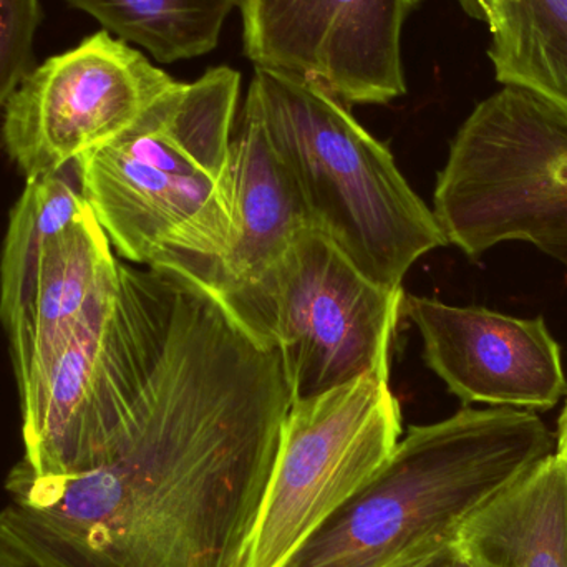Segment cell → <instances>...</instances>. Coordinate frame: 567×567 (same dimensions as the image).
Returning <instances> with one entry per match:
<instances>
[{
  "label": "cell",
  "mask_w": 567,
  "mask_h": 567,
  "mask_svg": "<svg viewBox=\"0 0 567 567\" xmlns=\"http://www.w3.org/2000/svg\"><path fill=\"white\" fill-rule=\"evenodd\" d=\"M178 276L132 432L73 476L17 463L2 515L72 567H246L290 406L278 347Z\"/></svg>",
  "instance_id": "6da1fadb"
},
{
  "label": "cell",
  "mask_w": 567,
  "mask_h": 567,
  "mask_svg": "<svg viewBox=\"0 0 567 567\" xmlns=\"http://www.w3.org/2000/svg\"><path fill=\"white\" fill-rule=\"evenodd\" d=\"M241 75L173 83L125 132L75 159L110 245L142 268L202 282L235 235L231 148Z\"/></svg>",
  "instance_id": "7a4b0ae2"
},
{
  "label": "cell",
  "mask_w": 567,
  "mask_h": 567,
  "mask_svg": "<svg viewBox=\"0 0 567 567\" xmlns=\"http://www.w3.org/2000/svg\"><path fill=\"white\" fill-rule=\"evenodd\" d=\"M535 412L463 406L412 425L382 468L282 567H383L460 529L555 453Z\"/></svg>",
  "instance_id": "3957f363"
},
{
  "label": "cell",
  "mask_w": 567,
  "mask_h": 567,
  "mask_svg": "<svg viewBox=\"0 0 567 567\" xmlns=\"http://www.w3.org/2000/svg\"><path fill=\"white\" fill-rule=\"evenodd\" d=\"M248 95L310 229L330 239L363 276L402 289L419 259L449 246L433 209L413 192L392 152L349 106L297 76L259 66Z\"/></svg>",
  "instance_id": "277c9868"
},
{
  "label": "cell",
  "mask_w": 567,
  "mask_h": 567,
  "mask_svg": "<svg viewBox=\"0 0 567 567\" xmlns=\"http://www.w3.org/2000/svg\"><path fill=\"white\" fill-rule=\"evenodd\" d=\"M178 276L118 261V290L20 390L22 465L73 476L109 463L135 423L168 339Z\"/></svg>",
  "instance_id": "5b68a950"
},
{
  "label": "cell",
  "mask_w": 567,
  "mask_h": 567,
  "mask_svg": "<svg viewBox=\"0 0 567 567\" xmlns=\"http://www.w3.org/2000/svg\"><path fill=\"white\" fill-rule=\"evenodd\" d=\"M432 209L473 261L518 241L567 266V113L512 86L480 102L450 143Z\"/></svg>",
  "instance_id": "8992f818"
},
{
  "label": "cell",
  "mask_w": 567,
  "mask_h": 567,
  "mask_svg": "<svg viewBox=\"0 0 567 567\" xmlns=\"http://www.w3.org/2000/svg\"><path fill=\"white\" fill-rule=\"evenodd\" d=\"M390 359L290 403L246 567H282L382 468L403 435Z\"/></svg>",
  "instance_id": "52a82bcc"
},
{
  "label": "cell",
  "mask_w": 567,
  "mask_h": 567,
  "mask_svg": "<svg viewBox=\"0 0 567 567\" xmlns=\"http://www.w3.org/2000/svg\"><path fill=\"white\" fill-rule=\"evenodd\" d=\"M405 290L363 276L313 229L276 275L259 337L278 347L290 403L346 385L392 357Z\"/></svg>",
  "instance_id": "ba28073f"
},
{
  "label": "cell",
  "mask_w": 567,
  "mask_h": 567,
  "mask_svg": "<svg viewBox=\"0 0 567 567\" xmlns=\"http://www.w3.org/2000/svg\"><path fill=\"white\" fill-rule=\"evenodd\" d=\"M175 82L99 30L30 70L3 109V146L27 179L53 175L125 132Z\"/></svg>",
  "instance_id": "9c48e42d"
},
{
  "label": "cell",
  "mask_w": 567,
  "mask_h": 567,
  "mask_svg": "<svg viewBox=\"0 0 567 567\" xmlns=\"http://www.w3.org/2000/svg\"><path fill=\"white\" fill-rule=\"evenodd\" d=\"M422 0H239L245 53L343 105L405 95L402 33Z\"/></svg>",
  "instance_id": "30bf717a"
},
{
  "label": "cell",
  "mask_w": 567,
  "mask_h": 567,
  "mask_svg": "<svg viewBox=\"0 0 567 567\" xmlns=\"http://www.w3.org/2000/svg\"><path fill=\"white\" fill-rule=\"evenodd\" d=\"M402 316L422 336L426 365L465 406L548 412L567 396L561 347L543 317L522 319L406 292Z\"/></svg>",
  "instance_id": "8fae6325"
},
{
  "label": "cell",
  "mask_w": 567,
  "mask_h": 567,
  "mask_svg": "<svg viewBox=\"0 0 567 567\" xmlns=\"http://www.w3.org/2000/svg\"><path fill=\"white\" fill-rule=\"evenodd\" d=\"M231 169L235 235L199 286L259 337L276 275L297 236L310 225L249 95L233 133Z\"/></svg>",
  "instance_id": "7c38bea8"
},
{
  "label": "cell",
  "mask_w": 567,
  "mask_h": 567,
  "mask_svg": "<svg viewBox=\"0 0 567 567\" xmlns=\"http://www.w3.org/2000/svg\"><path fill=\"white\" fill-rule=\"evenodd\" d=\"M116 290L118 259L89 208L45 243L25 300L3 326L20 390Z\"/></svg>",
  "instance_id": "4fadbf2b"
},
{
  "label": "cell",
  "mask_w": 567,
  "mask_h": 567,
  "mask_svg": "<svg viewBox=\"0 0 567 567\" xmlns=\"http://www.w3.org/2000/svg\"><path fill=\"white\" fill-rule=\"evenodd\" d=\"M453 546L472 567H567V475L555 453L473 516Z\"/></svg>",
  "instance_id": "5bb4252c"
},
{
  "label": "cell",
  "mask_w": 567,
  "mask_h": 567,
  "mask_svg": "<svg viewBox=\"0 0 567 567\" xmlns=\"http://www.w3.org/2000/svg\"><path fill=\"white\" fill-rule=\"evenodd\" d=\"M485 23L488 59L503 86L567 113V0H456Z\"/></svg>",
  "instance_id": "9a60e30c"
},
{
  "label": "cell",
  "mask_w": 567,
  "mask_h": 567,
  "mask_svg": "<svg viewBox=\"0 0 567 567\" xmlns=\"http://www.w3.org/2000/svg\"><path fill=\"white\" fill-rule=\"evenodd\" d=\"M103 30L135 43L156 62L173 63L213 52L239 0H66Z\"/></svg>",
  "instance_id": "2e32d148"
},
{
  "label": "cell",
  "mask_w": 567,
  "mask_h": 567,
  "mask_svg": "<svg viewBox=\"0 0 567 567\" xmlns=\"http://www.w3.org/2000/svg\"><path fill=\"white\" fill-rule=\"evenodd\" d=\"M89 208L75 162L53 175L27 179L22 196L10 215L0 261V320L3 326L25 300L45 243Z\"/></svg>",
  "instance_id": "e0dca14e"
},
{
  "label": "cell",
  "mask_w": 567,
  "mask_h": 567,
  "mask_svg": "<svg viewBox=\"0 0 567 567\" xmlns=\"http://www.w3.org/2000/svg\"><path fill=\"white\" fill-rule=\"evenodd\" d=\"M40 0H0V110L33 69Z\"/></svg>",
  "instance_id": "ac0fdd59"
},
{
  "label": "cell",
  "mask_w": 567,
  "mask_h": 567,
  "mask_svg": "<svg viewBox=\"0 0 567 567\" xmlns=\"http://www.w3.org/2000/svg\"><path fill=\"white\" fill-rule=\"evenodd\" d=\"M0 567H72L0 513Z\"/></svg>",
  "instance_id": "d6986e66"
},
{
  "label": "cell",
  "mask_w": 567,
  "mask_h": 567,
  "mask_svg": "<svg viewBox=\"0 0 567 567\" xmlns=\"http://www.w3.org/2000/svg\"><path fill=\"white\" fill-rule=\"evenodd\" d=\"M452 548L453 545L419 549V551L409 553L383 567H442Z\"/></svg>",
  "instance_id": "ffe728a7"
},
{
  "label": "cell",
  "mask_w": 567,
  "mask_h": 567,
  "mask_svg": "<svg viewBox=\"0 0 567 567\" xmlns=\"http://www.w3.org/2000/svg\"><path fill=\"white\" fill-rule=\"evenodd\" d=\"M555 439V455L556 458L559 460V463H561V466L565 468L567 475V400L565 403V409H563L561 415H559L558 433H556Z\"/></svg>",
  "instance_id": "44dd1931"
},
{
  "label": "cell",
  "mask_w": 567,
  "mask_h": 567,
  "mask_svg": "<svg viewBox=\"0 0 567 567\" xmlns=\"http://www.w3.org/2000/svg\"><path fill=\"white\" fill-rule=\"evenodd\" d=\"M442 567H472L470 566V563L466 561L465 558H462V556L458 555V551H456L455 546H453L452 551H450L449 558H446L445 565Z\"/></svg>",
  "instance_id": "7402d4cb"
}]
</instances>
